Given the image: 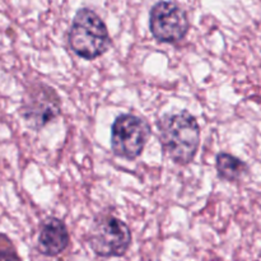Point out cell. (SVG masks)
<instances>
[{
    "mask_svg": "<svg viewBox=\"0 0 261 261\" xmlns=\"http://www.w3.org/2000/svg\"><path fill=\"white\" fill-rule=\"evenodd\" d=\"M160 142L166 154L177 165L193 162L200 144V127L188 111L166 114L158 121Z\"/></svg>",
    "mask_w": 261,
    "mask_h": 261,
    "instance_id": "1",
    "label": "cell"
},
{
    "mask_svg": "<svg viewBox=\"0 0 261 261\" xmlns=\"http://www.w3.org/2000/svg\"><path fill=\"white\" fill-rule=\"evenodd\" d=\"M68 41L73 53L86 60L99 58L111 45L105 22L93 10L87 8L76 12L69 30Z\"/></svg>",
    "mask_w": 261,
    "mask_h": 261,
    "instance_id": "2",
    "label": "cell"
},
{
    "mask_svg": "<svg viewBox=\"0 0 261 261\" xmlns=\"http://www.w3.org/2000/svg\"><path fill=\"white\" fill-rule=\"evenodd\" d=\"M92 251L101 257H120L126 254L132 244L127 224L114 216H99L88 234Z\"/></svg>",
    "mask_w": 261,
    "mask_h": 261,
    "instance_id": "3",
    "label": "cell"
},
{
    "mask_svg": "<svg viewBox=\"0 0 261 261\" xmlns=\"http://www.w3.org/2000/svg\"><path fill=\"white\" fill-rule=\"evenodd\" d=\"M150 126L143 117L121 114L111 127V148L115 155L125 160H135L144 150L150 138Z\"/></svg>",
    "mask_w": 261,
    "mask_h": 261,
    "instance_id": "4",
    "label": "cell"
},
{
    "mask_svg": "<svg viewBox=\"0 0 261 261\" xmlns=\"http://www.w3.org/2000/svg\"><path fill=\"white\" fill-rule=\"evenodd\" d=\"M61 103L55 89L43 83L31 86L23 97L19 114L33 130H40L60 115Z\"/></svg>",
    "mask_w": 261,
    "mask_h": 261,
    "instance_id": "5",
    "label": "cell"
},
{
    "mask_svg": "<svg viewBox=\"0 0 261 261\" xmlns=\"http://www.w3.org/2000/svg\"><path fill=\"white\" fill-rule=\"evenodd\" d=\"M190 28L185 10L173 2H158L149 13V30L163 43H176L185 38Z\"/></svg>",
    "mask_w": 261,
    "mask_h": 261,
    "instance_id": "6",
    "label": "cell"
},
{
    "mask_svg": "<svg viewBox=\"0 0 261 261\" xmlns=\"http://www.w3.org/2000/svg\"><path fill=\"white\" fill-rule=\"evenodd\" d=\"M69 242L70 237L68 228L61 219L50 217L41 224L37 249L42 255L51 257L58 256L65 251Z\"/></svg>",
    "mask_w": 261,
    "mask_h": 261,
    "instance_id": "7",
    "label": "cell"
},
{
    "mask_svg": "<svg viewBox=\"0 0 261 261\" xmlns=\"http://www.w3.org/2000/svg\"><path fill=\"white\" fill-rule=\"evenodd\" d=\"M216 167L219 178L224 181H231V182L239 181L249 172V167L244 161L224 152L217 155Z\"/></svg>",
    "mask_w": 261,
    "mask_h": 261,
    "instance_id": "8",
    "label": "cell"
},
{
    "mask_svg": "<svg viewBox=\"0 0 261 261\" xmlns=\"http://www.w3.org/2000/svg\"><path fill=\"white\" fill-rule=\"evenodd\" d=\"M0 261H22L12 240L0 233Z\"/></svg>",
    "mask_w": 261,
    "mask_h": 261,
    "instance_id": "9",
    "label": "cell"
}]
</instances>
